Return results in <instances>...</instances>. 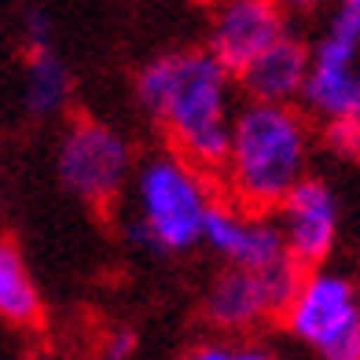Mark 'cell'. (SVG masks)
Segmentation results:
<instances>
[{
  "label": "cell",
  "instance_id": "cell-1",
  "mask_svg": "<svg viewBox=\"0 0 360 360\" xmlns=\"http://www.w3.org/2000/svg\"><path fill=\"white\" fill-rule=\"evenodd\" d=\"M232 96L236 77L206 48L155 56L136 74V100L147 118L162 129L169 151L214 176L232 133Z\"/></svg>",
  "mask_w": 360,
  "mask_h": 360
},
{
  "label": "cell",
  "instance_id": "cell-2",
  "mask_svg": "<svg viewBox=\"0 0 360 360\" xmlns=\"http://www.w3.org/2000/svg\"><path fill=\"white\" fill-rule=\"evenodd\" d=\"M313 125L294 103H254L247 100L232 114L228 151L217 169L221 199L243 210L272 214L309 176Z\"/></svg>",
  "mask_w": 360,
  "mask_h": 360
},
{
  "label": "cell",
  "instance_id": "cell-3",
  "mask_svg": "<svg viewBox=\"0 0 360 360\" xmlns=\"http://www.w3.org/2000/svg\"><path fill=\"white\" fill-rule=\"evenodd\" d=\"M221 199L217 176L169 147L147 155L133 173V221L129 239L155 254H188L202 243L210 206Z\"/></svg>",
  "mask_w": 360,
  "mask_h": 360
},
{
  "label": "cell",
  "instance_id": "cell-4",
  "mask_svg": "<svg viewBox=\"0 0 360 360\" xmlns=\"http://www.w3.org/2000/svg\"><path fill=\"white\" fill-rule=\"evenodd\" d=\"M280 320L320 360H360V294L349 276L335 269L302 272Z\"/></svg>",
  "mask_w": 360,
  "mask_h": 360
},
{
  "label": "cell",
  "instance_id": "cell-5",
  "mask_svg": "<svg viewBox=\"0 0 360 360\" xmlns=\"http://www.w3.org/2000/svg\"><path fill=\"white\" fill-rule=\"evenodd\" d=\"M59 180L92 210H110L133 176V143L100 118H74L56 151Z\"/></svg>",
  "mask_w": 360,
  "mask_h": 360
},
{
  "label": "cell",
  "instance_id": "cell-6",
  "mask_svg": "<svg viewBox=\"0 0 360 360\" xmlns=\"http://www.w3.org/2000/svg\"><path fill=\"white\" fill-rule=\"evenodd\" d=\"M302 269L294 261H280L265 272H243V269H224L206 290V320L224 335H243L265 327L269 320H280L298 290Z\"/></svg>",
  "mask_w": 360,
  "mask_h": 360
},
{
  "label": "cell",
  "instance_id": "cell-7",
  "mask_svg": "<svg viewBox=\"0 0 360 360\" xmlns=\"http://www.w3.org/2000/svg\"><path fill=\"white\" fill-rule=\"evenodd\" d=\"M302 110L316 122L360 114V30L331 19L316 44H309V70L302 85Z\"/></svg>",
  "mask_w": 360,
  "mask_h": 360
},
{
  "label": "cell",
  "instance_id": "cell-8",
  "mask_svg": "<svg viewBox=\"0 0 360 360\" xmlns=\"http://www.w3.org/2000/svg\"><path fill=\"white\" fill-rule=\"evenodd\" d=\"M272 214H276L272 221L280 228L283 250L294 265L302 272L323 269V261L331 257L338 243V224H342L338 195L331 191V184L320 176H305L298 188L287 191V199Z\"/></svg>",
  "mask_w": 360,
  "mask_h": 360
},
{
  "label": "cell",
  "instance_id": "cell-9",
  "mask_svg": "<svg viewBox=\"0 0 360 360\" xmlns=\"http://www.w3.org/2000/svg\"><path fill=\"white\" fill-rule=\"evenodd\" d=\"M202 243L228 269H243V272H265L272 265H280V261H287L280 228H276L272 214L243 210L228 199H217L210 206L206 224H202Z\"/></svg>",
  "mask_w": 360,
  "mask_h": 360
},
{
  "label": "cell",
  "instance_id": "cell-10",
  "mask_svg": "<svg viewBox=\"0 0 360 360\" xmlns=\"http://www.w3.org/2000/svg\"><path fill=\"white\" fill-rule=\"evenodd\" d=\"M287 34V8L276 0H214L210 15V48L228 74H239L254 56Z\"/></svg>",
  "mask_w": 360,
  "mask_h": 360
},
{
  "label": "cell",
  "instance_id": "cell-11",
  "mask_svg": "<svg viewBox=\"0 0 360 360\" xmlns=\"http://www.w3.org/2000/svg\"><path fill=\"white\" fill-rule=\"evenodd\" d=\"M309 70V44L298 34H287L272 41L261 56H254L236 74V85L254 103H298Z\"/></svg>",
  "mask_w": 360,
  "mask_h": 360
},
{
  "label": "cell",
  "instance_id": "cell-12",
  "mask_svg": "<svg viewBox=\"0 0 360 360\" xmlns=\"http://www.w3.org/2000/svg\"><path fill=\"white\" fill-rule=\"evenodd\" d=\"M70 96H74V77L56 48L52 44L26 48V89H22L26 110L34 118H56V114L67 110Z\"/></svg>",
  "mask_w": 360,
  "mask_h": 360
},
{
  "label": "cell",
  "instance_id": "cell-13",
  "mask_svg": "<svg viewBox=\"0 0 360 360\" xmlns=\"http://www.w3.org/2000/svg\"><path fill=\"white\" fill-rule=\"evenodd\" d=\"M0 320L11 327H37L44 320V298L11 239H0Z\"/></svg>",
  "mask_w": 360,
  "mask_h": 360
},
{
  "label": "cell",
  "instance_id": "cell-14",
  "mask_svg": "<svg viewBox=\"0 0 360 360\" xmlns=\"http://www.w3.org/2000/svg\"><path fill=\"white\" fill-rule=\"evenodd\" d=\"M184 360H280V356H276L265 342H257V338L228 335V338L199 342L195 349L184 353Z\"/></svg>",
  "mask_w": 360,
  "mask_h": 360
},
{
  "label": "cell",
  "instance_id": "cell-15",
  "mask_svg": "<svg viewBox=\"0 0 360 360\" xmlns=\"http://www.w3.org/2000/svg\"><path fill=\"white\" fill-rule=\"evenodd\" d=\"M323 143L342 158H360V114L323 125Z\"/></svg>",
  "mask_w": 360,
  "mask_h": 360
},
{
  "label": "cell",
  "instance_id": "cell-16",
  "mask_svg": "<svg viewBox=\"0 0 360 360\" xmlns=\"http://www.w3.org/2000/svg\"><path fill=\"white\" fill-rule=\"evenodd\" d=\"M22 41H26V48H48L52 44V22H48V15L41 8H30L22 15Z\"/></svg>",
  "mask_w": 360,
  "mask_h": 360
},
{
  "label": "cell",
  "instance_id": "cell-17",
  "mask_svg": "<svg viewBox=\"0 0 360 360\" xmlns=\"http://www.w3.org/2000/svg\"><path fill=\"white\" fill-rule=\"evenodd\" d=\"M133 349H136V335L129 327H118V331H110L103 338V360H125L133 356Z\"/></svg>",
  "mask_w": 360,
  "mask_h": 360
},
{
  "label": "cell",
  "instance_id": "cell-18",
  "mask_svg": "<svg viewBox=\"0 0 360 360\" xmlns=\"http://www.w3.org/2000/svg\"><path fill=\"white\" fill-rule=\"evenodd\" d=\"M280 8H290V11H313V8H320L323 0H276Z\"/></svg>",
  "mask_w": 360,
  "mask_h": 360
},
{
  "label": "cell",
  "instance_id": "cell-19",
  "mask_svg": "<svg viewBox=\"0 0 360 360\" xmlns=\"http://www.w3.org/2000/svg\"><path fill=\"white\" fill-rule=\"evenodd\" d=\"M22 360H44V356H22Z\"/></svg>",
  "mask_w": 360,
  "mask_h": 360
}]
</instances>
